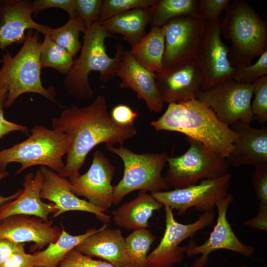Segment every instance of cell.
Returning <instances> with one entry per match:
<instances>
[{"label":"cell","instance_id":"obj_21","mask_svg":"<svg viewBox=\"0 0 267 267\" xmlns=\"http://www.w3.org/2000/svg\"><path fill=\"white\" fill-rule=\"evenodd\" d=\"M236 134L232 151L226 158L229 165L257 167L267 163V128L251 127L241 121L230 126Z\"/></svg>","mask_w":267,"mask_h":267},{"label":"cell","instance_id":"obj_19","mask_svg":"<svg viewBox=\"0 0 267 267\" xmlns=\"http://www.w3.org/2000/svg\"><path fill=\"white\" fill-rule=\"evenodd\" d=\"M40 169L43 175L40 197L55 204L57 211L53 215L54 218L68 211H79L94 214L106 223L110 222L111 216L104 214L105 211L74 194L70 189L69 181L66 178L46 167L41 166Z\"/></svg>","mask_w":267,"mask_h":267},{"label":"cell","instance_id":"obj_24","mask_svg":"<svg viewBox=\"0 0 267 267\" xmlns=\"http://www.w3.org/2000/svg\"><path fill=\"white\" fill-rule=\"evenodd\" d=\"M163 206L151 194L140 191L137 196L111 212L114 223L127 230L149 227L148 220L155 211Z\"/></svg>","mask_w":267,"mask_h":267},{"label":"cell","instance_id":"obj_13","mask_svg":"<svg viewBox=\"0 0 267 267\" xmlns=\"http://www.w3.org/2000/svg\"><path fill=\"white\" fill-rule=\"evenodd\" d=\"M234 201L230 193L216 205L218 210L216 223L209 238L201 245H197L190 240L186 246V254L191 257L201 255L196 258L191 267H205L208 261L209 255L216 250H227L239 254L245 257H251L255 253L254 248L244 244L234 233L227 219V211L230 204Z\"/></svg>","mask_w":267,"mask_h":267},{"label":"cell","instance_id":"obj_17","mask_svg":"<svg viewBox=\"0 0 267 267\" xmlns=\"http://www.w3.org/2000/svg\"><path fill=\"white\" fill-rule=\"evenodd\" d=\"M33 1L29 0H0V49L13 44L23 43L29 29L44 35L51 28L35 22L32 18Z\"/></svg>","mask_w":267,"mask_h":267},{"label":"cell","instance_id":"obj_39","mask_svg":"<svg viewBox=\"0 0 267 267\" xmlns=\"http://www.w3.org/2000/svg\"><path fill=\"white\" fill-rule=\"evenodd\" d=\"M33 6L34 15L50 8L62 9L68 13L69 17L78 15L75 0H35Z\"/></svg>","mask_w":267,"mask_h":267},{"label":"cell","instance_id":"obj_7","mask_svg":"<svg viewBox=\"0 0 267 267\" xmlns=\"http://www.w3.org/2000/svg\"><path fill=\"white\" fill-rule=\"evenodd\" d=\"M107 149L119 156L124 164L122 179L113 186V204H118L132 191L139 190L150 193L169 188L162 171L169 157L166 152L136 154L121 145L116 148L106 145Z\"/></svg>","mask_w":267,"mask_h":267},{"label":"cell","instance_id":"obj_5","mask_svg":"<svg viewBox=\"0 0 267 267\" xmlns=\"http://www.w3.org/2000/svg\"><path fill=\"white\" fill-rule=\"evenodd\" d=\"M221 34L231 41L229 60L235 68L251 64L267 50V25L245 0H234L225 8Z\"/></svg>","mask_w":267,"mask_h":267},{"label":"cell","instance_id":"obj_10","mask_svg":"<svg viewBox=\"0 0 267 267\" xmlns=\"http://www.w3.org/2000/svg\"><path fill=\"white\" fill-rule=\"evenodd\" d=\"M164 26V68L197 61L206 28L199 14L178 17Z\"/></svg>","mask_w":267,"mask_h":267},{"label":"cell","instance_id":"obj_31","mask_svg":"<svg viewBox=\"0 0 267 267\" xmlns=\"http://www.w3.org/2000/svg\"><path fill=\"white\" fill-rule=\"evenodd\" d=\"M156 239V236L146 228L134 230L125 238L130 263L135 267H148V253Z\"/></svg>","mask_w":267,"mask_h":267},{"label":"cell","instance_id":"obj_27","mask_svg":"<svg viewBox=\"0 0 267 267\" xmlns=\"http://www.w3.org/2000/svg\"><path fill=\"white\" fill-rule=\"evenodd\" d=\"M102 227L103 225L98 229L94 227L89 229L85 233L79 235H72L62 227L61 234L55 242L49 244L45 250L33 254L35 267H58L71 250Z\"/></svg>","mask_w":267,"mask_h":267},{"label":"cell","instance_id":"obj_34","mask_svg":"<svg viewBox=\"0 0 267 267\" xmlns=\"http://www.w3.org/2000/svg\"><path fill=\"white\" fill-rule=\"evenodd\" d=\"M254 98L251 109L254 120L260 124L267 121V76H264L254 84Z\"/></svg>","mask_w":267,"mask_h":267},{"label":"cell","instance_id":"obj_9","mask_svg":"<svg viewBox=\"0 0 267 267\" xmlns=\"http://www.w3.org/2000/svg\"><path fill=\"white\" fill-rule=\"evenodd\" d=\"M253 90L254 84L231 79L202 90L197 99L210 108L228 127L237 121L250 125L254 120L251 109Z\"/></svg>","mask_w":267,"mask_h":267},{"label":"cell","instance_id":"obj_2","mask_svg":"<svg viewBox=\"0 0 267 267\" xmlns=\"http://www.w3.org/2000/svg\"><path fill=\"white\" fill-rule=\"evenodd\" d=\"M156 131L177 132L198 141L226 158L233 148L236 134L221 122L214 112L195 99L169 103L164 114L151 122Z\"/></svg>","mask_w":267,"mask_h":267},{"label":"cell","instance_id":"obj_30","mask_svg":"<svg viewBox=\"0 0 267 267\" xmlns=\"http://www.w3.org/2000/svg\"><path fill=\"white\" fill-rule=\"evenodd\" d=\"M41 44L40 62L42 68H52L62 74H66L74 64L73 57L63 47L50 37L48 34Z\"/></svg>","mask_w":267,"mask_h":267},{"label":"cell","instance_id":"obj_4","mask_svg":"<svg viewBox=\"0 0 267 267\" xmlns=\"http://www.w3.org/2000/svg\"><path fill=\"white\" fill-rule=\"evenodd\" d=\"M40 33L29 29L23 45L12 56L9 51L3 55L0 69V89L8 92L5 107H11L15 100L26 93H38L51 101L57 102L53 87L45 88L42 83L40 62Z\"/></svg>","mask_w":267,"mask_h":267},{"label":"cell","instance_id":"obj_15","mask_svg":"<svg viewBox=\"0 0 267 267\" xmlns=\"http://www.w3.org/2000/svg\"><path fill=\"white\" fill-rule=\"evenodd\" d=\"M221 21L206 23V28L197 61L204 75L202 90L233 78L235 69L231 64L229 48L221 38Z\"/></svg>","mask_w":267,"mask_h":267},{"label":"cell","instance_id":"obj_26","mask_svg":"<svg viewBox=\"0 0 267 267\" xmlns=\"http://www.w3.org/2000/svg\"><path fill=\"white\" fill-rule=\"evenodd\" d=\"M165 32V26L151 28L140 41L131 46L130 50L139 64L154 73L164 69Z\"/></svg>","mask_w":267,"mask_h":267},{"label":"cell","instance_id":"obj_1","mask_svg":"<svg viewBox=\"0 0 267 267\" xmlns=\"http://www.w3.org/2000/svg\"><path fill=\"white\" fill-rule=\"evenodd\" d=\"M52 127L72 138L65 167L58 174L64 178L79 174L88 154L96 145L103 142L106 145H122L136 134L134 124L123 126L112 119L103 95H98L88 106L72 105L64 109L58 118H53Z\"/></svg>","mask_w":267,"mask_h":267},{"label":"cell","instance_id":"obj_25","mask_svg":"<svg viewBox=\"0 0 267 267\" xmlns=\"http://www.w3.org/2000/svg\"><path fill=\"white\" fill-rule=\"evenodd\" d=\"M151 16V7L135 8L112 17L100 24L109 34L122 35V39L132 46L146 34V28L150 24Z\"/></svg>","mask_w":267,"mask_h":267},{"label":"cell","instance_id":"obj_16","mask_svg":"<svg viewBox=\"0 0 267 267\" xmlns=\"http://www.w3.org/2000/svg\"><path fill=\"white\" fill-rule=\"evenodd\" d=\"M155 73L157 87L164 103L197 99L202 90L204 75L198 61L164 68Z\"/></svg>","mask_w":267,"mask_h":267},{"label":"cell","instance_id":"obj_29","mask_svg":"<svg viewBox=\"0 0 267 267\" xmlns=\"http://www.w3.org/2000/svg\"><path fill=\"white\" fill-rule=\"evenodd\" d=\"M86 32L84 23L78 15L69 17L64 25L57 28H51L48 34L54 42L75 58L82 47L79 40L80 33L85 34Z\"/></svg>","mask_w":267,"mask_h":267},{"label":"cell","instance_id":"obj_42","mask_svg":"<svg viewBox=\"0 0 267 267\" xmlns=\"http://www.w3.org/2000/svg\"><path fill=\"white\" fill-rule=\"evenodd\" d=\"M0 267H35L33 254H28L24 250L13 254Z\"/></svg>","mask_w":267,"mask_h":267},{"label":"cell","instance_id":"obj_11","mask_svg":"<svg viewBox=\"0 0 267 267\" xmlns=\"http://www.w3.org/2000/svg\"><path fill=\"white\" fill-rule=\"evenodd\" d=\"M231 177V173H227L219 178L203 180L195 185L150 194L163 206L177 210L179 216L190 208L203 213L214 210L216 203L227 195Z\"/></svg>","mask_w":267,"mask_h":267},{"label":"cell","instance_id":"obj_32","mask_svg":"<svg viewBox=\"0 0 267 267\" xmlns=\"http://www.w3.org/2000/svg\"><path fill=\"white\" fill-rule=\"evenodd\" d=\"M156 0H102L98 22L101 23L109 18L139 8L151 7Z\"/></svg>","mask_w":267,"mask_h":267},{"label":"cell","instance_id":"obj_3","mask_svg":"<svg viewBox=\"0 0 267 267\" xmlns=\"http://www.w3.org/2000/svg\"><path fill=\"white\" fill-rule=\"evenodd\" d=\"M109 37L117 38L106 32L98 21L85 33L81 53L64 80L66 90L73 97L83 100L92 97L93 91L89 82V75L92 71H98L99 79L103 83L116 76L125 50L123 46L118 44L115 56L109 57L105 45V40Z\"/></svg>","mask_w":267,"mask_h":267},{"label":"cell","instance_id":"obj_35","mask_svg":"<svg viewBox=\"0 0 267 267\" xmlns=\"http://www.w3.org/2000/svg\"><path fill=\"white\" fill-rule=\"evenodd\" d=\"M58 267H116L107 262L95 260L75 249L71 250ZM122 267H135L131 264Z\"/></svg>","mask_w":267,"mask_h":267},{"label":"cell","instance_id":"obj_45","mask_svg":"<svg viewBox=\"0 0 267 267\" xmlns=\"http://www.w3.org/2000/svg\"><path fill=\"white\" fill-rule=\"evenodd\" d=\"M5 168L6 167L0 165V180L7 177L8 175V172L6 171ZM22 190L23 189H20L16 193L8 197H3L0 195V205L17 198L21 193Z\"/></svg>","mask_w":267,"mask_h":267},{"label":"cell","instance_id":"obj_12","mask_svg":"<svg viewBox=\"0 0 267 267\" xmlns=\"http://www.w3.org/2000/svg\"><path fill=\"white\" fill-rule=\"evenodd\" d=\"M165 230L159 244L147 256L148 267H172L180 263L186 253V246L179 244L201 230L213 224L214 210L203 213L195 222L188 224L178 222L172 210L164 206Z\"/></svg>","mask_w":267,"mask_h":267},{"label":"cell","instance_id":"obj_18","mask_svg":"<svg viewBox=\"0 0 267 267\" xmlns=\"http://www.w3.org/2000/svg\"><path fill=\"white\" fill-rule=\"evenodd\" d=\"M52 224V221L44 222L34 216H10L0 222V238L19 243L33 242L30 251H39L60 236L62 229Z\"/></svg>","mask_w":267,"mask_h":267},{"label":"cell","instance_id":"obj_28","mask_svg":"<svg viewBox=\"0 0 267 267\" xmlns=\"http://www.w3.org/2000/svg\"><path fill=\"white\" fill-rule=\"evenodd\" d=\"M199 0H156L151 6V28L162 27L170 20L198 14Z\"/></svg>","mask_w":267,"mask_h":267},{"label":"cell","instance_id":"obj_41","mask_svg":"<svg viewBox=\"0 0 267 267\" xmlns=\"http://www.w3.org/2000/svg\"><path fill=\"white\" fill-rule=\"evenodd\" d=\"M110 116L117 123L123 126H128L134 125L138 114L129 106L121 104L112 109Z\"/></svg>","mask_w":267,"mask_h":267},{"label":"cell","instance_id":"obj_37","mask_svg":"<svg viewBox=\"0 0 267 267\" xmlns=\"http://www.w3.org/2000/svg\"><path fill=\"white\" fill-rule=\"evenodd\" d=\"M230 2V0H199L198 14L205 22H215L219 20L221 13Z\"/></svg>","mask_w":267,"mask_h":267},{"label":"cell","instance_id":"obj_33","mask_svg":"<svg viewBox=\"0 0 267 267\" xmlns=\"http://www.w3.org/2000/svg\"><path fill=\"white\" fill-rule=\"evenodd\" d=\"M267 74V50L254 64L235 69L233 79L243 84H254L258 79Z\"/></svg>","mask_w":267,"mask_h":267},{"label":"cell","instance_id":"obj_22","mask_svg":"<svg viewBox=\"0 0 267 267\" xmlns=\"http://www.w3.org/2000/svg\"><path fill=\"white\" fill-rule=\"evenodd\" d=\"M43 175L40 169L34 175L30 172L25 176L24 188L15 199L0 205V222L15 215H26L39 217L48 222L49 214H55L57 209L53 203L42 201L40 192Z\"/></svg>","mask_w":267,"mask_h":267},{"label":"cell","instance_id":"obj_43","mask_svg":"<svg viewBox=\"0 0 267 267\" xmlns=\"http://www.w3.org/2000/svg\"><path fill=\"white\" fill-rule=\"evenodd\" d=\"M25 243H16L4 238H0V266L15 253L24 250Z\"/></svg>","mask_w":267,"mask_h":267},{"label":"cell","instance_id":"obj_46","mask_svg":"<svg viewBox=\"0 0 267 267\" xmlns=\"http://www.w3.org/2000/svg\"></svg>","mask_w":267,"mask_h":267},{"label":"cell","instance_id":"obj_8","mask_svg":"<svg viewBox=\"0 0 267 267\" xmlns=\"http://www.w3.org/2000/svg\"><path fill=\"white\" fill-rule=\"evenodd\" d=\"M185 139L189 146L188 150L180 156L168 158L169 167L165 178L169 186L183 188L228 173L230 165L226 158L198 141L188 137Z\"/></svg>","mask_w":267,"mask_h":267},{"label":"cell","instance_id":"obj_23","mask_svg":"<svg viewBox=\"0 0 267 267\" xmlns=\"http://www.w3.org/2000/svg\"><path fill=\"white\" fill-rule=\"evenodd\" d=\"M75 249L92 258L105 260L116 267H122L130 264L126 252L125 238L119 229H111L107 224L99 231L87 238Z\"/></svg>","mask_w":267,"mask_h":267},{"label":"cell","instance_id":"obj_14","mask_svg":"<svg viewBox=\"0 0 267 267\" xmlns=\"http://www.w3.org/2000/svg\"><path fill=\"white\" fill-rule=\"evenodd\" d=\"M115 168L100 151L93 154L88 171L69 178L70 189L77 196H83L93 205L107 211L113 202L111 182Z\"/></svg>","mask_w":267,"mask_h":267},{"label":"cell","instance_id":"obj_40","mask_svg":"<svg viewBox=\"0 0 267 267\" xmlns=\"http://www.w3.org/2000/svg\"><path fill=\"white\" fill-rule=\"evenodd\" d=\"M8 96V92L5 88L0 89V138L12 132L20 131L29 135L28 128L23 125L17 124L6 120L4 117L3 108Z\"/></svg>","mask_w":267,"mask_h":267},{"label":"cell","instance_id":"obj_36","mask_svg":"<svg viewBox=\"0 0 267 267\" xmlns=\"http://www.w3.org/2000/svg\"><path fill=\"white\" fill-rule=\"evenodd\" d=\"M102 0H75L78 15L87 30L98 21Z\"/></svg>","mask_w":267,"mask_h":267},{"label":"cell","instance_id":"obj_38","mask_svg":"<svg viewBox=\"0 0 267 267\" xmlns=\"http://www.w3.org/2000/svg\"><path fill=\"white\" fill-rule=\"evenodd\" d=\"M252 181L259 205L267 206V163L255 167Z\"/></svg>","mask_w":267,"mask_h":267},{"label":"cell","instance_id":"obj_44","mask_svg":"<svg viewBox=\"0 0 267 267\" xmlns=\"http://www.w3.org/2000/svg\"><path fill=\"white\" fill-rule=\"evenodd\" d=\"M244 225L254 229L267 231V206L259 205L258 215L244 222Z\"/></svg>","mask_w":267,"mask_h":267},{"label":"cell","instance_id":"obj_6","mask_svg":"<svg viewBox=\"0 0 267 267\" xmlns=\"http://www.w3.org/2000/svg\"><path fill=\"white\" fill-rule=\"evenodd\" d=\"M31 132L26 140L0 151V165L6 167L11 162L20 163L16 174L36 165L59 174L65 167L62 157L69 151L71 137L61 131L50 130L42 125L35 126Z\"/></svg>","mask_w":267,"mask_h":267},{"label":"cell","instance_id":"obj_20","mask_svg":"<svg viewBox=\"0 0 267 267\" xmlns=\"http://www.w3.org/2000/svg\"><path fill=\"white\" fill-rule=\"evenodd\" d=\"M116 76L121 80L119 87L132 89L150 112L161 111L164 103L157 87L155 73L139 64L130 50L124 51Z\"/></svg>","mask_w":267,"mask_h":267}]
</instances>
